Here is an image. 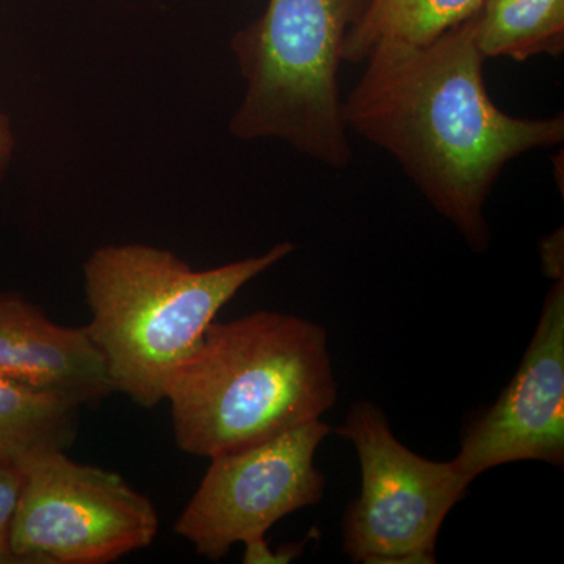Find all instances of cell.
I'll list each match as a JSON object with an SVG mask.
<instances>
[{
  "mask_svg": "<svg viewBox=\"0 0 564 564\" xmlns=\"http://www.w3.org/2000/svg\"><path fill=\"white\" fill-rule=\"evenodd\" d=\"M22 480L24 475L20 467L0 462V564H18L11 551L10 532Z\"/></svg>",
  "mask_w": 564,
  "mask_h": 564,
  "instance_id": "4fadbf2b",
  "label": "cell"
},
{
  "mask_svg": "<svg viewBox=\"0 0 564 564\" xmlns=\"http://www.w3.org/2000/svg\"><path fill=\"white\" fill-rule=\"evenodd\" d=\"M82 404L0 375V462L22 467L46 452L68 451Z\"/></svg>",
  "mask_w": 564,
  "mask_h": 564,
  "instance_id": "30bf717a",
  "label": "cell"
},
{
  "mask_svg": "<svg viewBox=\"0 0 564 564\" xmlns=\"http://www.w3.org/2000/svg\"><path fill=\"white\" fill-rule=\"evenodd\" d=\"M14 150H17V137H14L13 126H11L9 113L0 106V184L9 173Z\"/></svg>",
  "mask_w": 564,
  "mask_h": 564,
  "instance_id": "2e32d148",
  "label": "cell"
},
{
  "mask_svg": "<svg viewBox=\"0 0 564 564\" xmlns=\"http://www.w3.org/2000/svg\"><path fill=\"white\" fill-rule=\"evenodd\" d=\"M10 544L18 564H107L150 547L154 503L120 474L52 451L20 467Z\"/></svg>",
  "mask_w": 564,
  "mask_h": 564,
  "instance_id": "8992f818",
  "label": "cell"
},
{
  "mask_svg": "<svg viewBox=\"0 0 564 564\" xmlns=\"http://www.w3.org/2000/svg\"><path fill=\"white\" fill-rule=\"evenodd\" d=\"M367 2L269 0L265 13L231 40L245 96L229 132L243 141H284L329 169H347L339 66Z\"/></svg>",
  "mask_w": 564,
  "mask_h": 564,
  "instance_id": "277c9868",
  "label": "cell"
},
{
  "mask_svg": "<svg viewBox=\"0 0 564 564\" xmlns=\"http://www.w3.org/2000/svg\"><path fill=\"white\" fill-rule=\"evenodd\" d=\"M302 551L303 544H291L284 545L278 552H273L265 538H261V540L245 544L243 563H289L292 558L302 554Z\"/></svg>",
  "mask_w": 564,
  "mask_h": 564,
  "instance_id": "5bb4252c",
  "label": "cell"
},
{
  "mask_svg": "<svg viewBox=\"0 0 564 564\" xmlns=\"http://www.w3.org/2000/svg\"><path fill=\"white\" fill-rule=\"evenodd\" d=\"M347 101V129L389 152L474 251L491 240L485 206L508 162L558 147L564 117L505 113L485 84L477 17L426 46L380 44Z\"/></svg>",
  "mask_w": 564,
  "mask_h": 564,
  "instance_id": "6da1fadb",
  "label": "cell"
},
{
  "mask_svg": "<svg viewBox=\"0 0 564 564\" xmlns=\"http://www.w3.org/2000/svg\"><path fill=\"white\" fill-rule=\"evenodd\" d=\"M485 0H369L345 40L344 62H362L380 44L426 46L477 17Z\"/></svg>",
  "mask_w": 564,
  "mask_h": 564,
  "instance_id": "8fae6325",
  "label": "cell"
},
{
  "mask_svg": "<svg viewBox=\"0 0 564 564\" xmlns=\"http://www.w3.org/2000/svg\"><path fill=\"white\" fill-rule=\"evenodd\" d=\"M165 402L177 447L198 458L318 421L337 402L328 334L274 311L212 322L174 373Z\"/></svg>",
  "mask_w": 564,
  "mask_h": 564,
  "instance_id": "7a4b0ae2",
  "label": "cell"
},
{
  "mask_svg": "<svg viewBox=\"0 0 564 564\" xmlns=\"http://www.w3.org/2000/svg\"><path fill=\"white\" fill-rule=\"evenodd\" d=\"M477 43L485 58L558 57L564 50V0H485L477 14Z\"/></svg>",
  "mask_w": 564,
  "mask_h": 564,
  "instance_id": "7c38bea8",
  "label": "cell"
},
{
  "mask_svg": "<svg viewBox=\"0 0 564 564\" xmlns=\"http://www.w3.org/2000/svg\"><path fill=\"white\" fill-rule=\"evenodd\" d=\"M0 375L93 404L115 393L85 326L58 325L18 292H0Z\"/></svg>",
  "mask_w": 564,
  "mask_h": 564,
  "instance_id": "9c48e42d",
  "label": "cell"
},
{
  "mask_svg": "<svg viewBox=\"0 0 564 564\" xmlns=\"http://www.w3.org/2000/svg\"><path fill=\"white\" fill-rule=\"evenodd\" d=\"M295 251L280 242L263 254L195 270L165 248L104 245L84 263L90 310L85 325L104 356L115 392L152 410L218 313L248 282Z\"/></svg>",
  "mask_w": 564,
  "mask_h": 564,
  "instance_id": "3957f363",
  "label": "cell"
},
{
  "mask_svg": "<svg viewBox=\"0 0 564 564\" xmlns=\"http://www.w3.org/2000/svg\"><path fill=\"white\" fill-rule=\"evenodd\" d=\"M456 469L478 475L519 462L564 464V280L544 300L513 380L491 408L467 422Z\"/></svg>",
  "mask_w": 564,
  "mask_h": 564,
  "instance_id": "ba28073f",
  "label": "cell"
},
{
  "mask_svg": "<svg viewBox=\"0 0 564 564\" xmlns=\"http://www.w3.org/2000/svg\"><path fill=\"white\" fill-rule=\"evenodd\" d=\"M361 466V492L344 514V552L364 564H432L445 518L473 481L454 462L414 454L392 433L384 411L358 402L336 430Z\"/></svg>",
  "mask_w": 564,
  "mask_h": 564,
  "instance_id": "5b68a950",
  "label": "cell"
},
{
  "mask_svg": "<svg viewBox=\"0 0 564 564\" xmlns=\"http://www.w3.org/2000/svg\"><path fill=\"white\" fill-rule=\"evenodd\" d=\"M541 261L544 273L554 281L563 278V229L545 237L541 243Z\"/></svg>",
  "mask_w": 564,
  "mask_h": 564,
  "instance_id": "9a60e30c",
  "label": "cell"
},
{
  "mask_svg": "<svg viewBox=\"0 0 564 564\" xmlns=\"http://www.w3.org/2000/svg\"><path fill=\"white\" fill-rule=\"evenodd\" d=\"M332 433L318 419L214 456L174 532L212 562H220L236 544L265 538L285 516L323 499L325 475L314 459Z\"/></svg>",
  "mask_w": 564,
  "mask_h": 564,
  "instance_id": "52a82bcc",
  "label": "cell"
}]
</instances>
